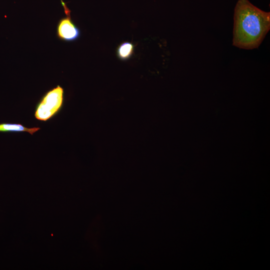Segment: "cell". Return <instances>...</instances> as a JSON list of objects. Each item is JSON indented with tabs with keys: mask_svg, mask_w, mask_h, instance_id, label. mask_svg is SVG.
<instances>
[{
	"mask_svg": "<svg viewBox=\"0 0 270 270\" xmlns=\"http://www.w3.org/2000/svg\"><path fill=\"white\" fill-rule=\"evenodd\" d=\"M270 29V13L248 0H238L234 8L232 45L252 50L260 44Z\"/></svg>",
	"mask_w": 270,
	"mask_h": 270,
	"instance_id": "obj_1",
	"label": "cell"
},
{
	"mask_svg": "<svg viewBox=\"0 0 270 270\" xmlns=\"http://www.w3.org/2000/svg\"><path fill=\"white\" fill-rule=\"evenodd\" d=\"M64 100V89L58 86L50 90L44 96L37 106L35 117L46 121L51 118L61 108Z\"/></svg>",
	"mask_w": 270,
	"mask_h": 270,
	"instance_id": "obj_2",
	"label": "cell"
},
{
	"mask_svg": "<svg viewBox=\"0 0 270 270\" xmlns=\"http://www.w3.org/2000/svg\"><path fill=\"white\" fill-rule=\"evenodd\" d=\"M80 30L72 20L70 14L61 18L56 28L58 38L64 41L72 42L80 36Z\"/></svg>",
	"mask_w": 270,
	"mask_h": 270,
	"instance_id": "obj_3",
	"label": "cell"
},
{
	"mask_svg": "<svg viewBox=\"0 0 270 270\" xmlns=\"http://www.w3.org/2000/svg\"><path fill=\"white\" fill-rule=\"evenodd\" d=\"M40 128H27L20 124H0V132H26L32 134Z\"/></svg>",
	"mask_w": 270,
	"mask_h": 270,
	"instance_id": "obj_4",
	"label": "cell"
},
{
	"mask_svg": "<svg viewBox=\"0 0 270 270\" xmlns=\"http://www.w3.org/2000/svg\"><path fill=\"white\" fill-rule=\"evenodd\" d=\"M134 45L132 42H126L120 44L117 49V56L121 60L130 58L134 54Z\"/></svg>",
	"mask_w": 270,
	"mask_h": 270,
	"instance_id": "obj_5",
	"label": "cell"
}]
</instances>
